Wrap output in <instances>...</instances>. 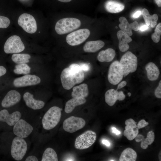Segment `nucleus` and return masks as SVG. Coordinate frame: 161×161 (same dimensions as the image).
<instances>
[{"label": "nucleus", "mask_w": 161, "mask_h": 161, "mask_svg": "<svg viewBox=\"0 0 161 161\" xmlns=\"http://www.w3.org/2000/svg\"><path fill=\"white\" fill-rule=\"evenodd\" d=\"M60 78L63 87L69 90L75 85L82 82L85 75L79 65L73 64L62 70Z\"/></svg>", "instance_id": "1"}, {"label": "nucleus", "mask_w": 161, "mask_h": 161, "mask_svg": "<svg viewBox=\"0 0 161 161\" xmlns=\"http://www.w3.org/2000/svg\"><path fill=\"white\" fill-rule=\"evenodd\" d=\"M62 109L56 106L50 108L45 114L42 119L43 128L49 130L54 128L59 123Z\"/></svg>", "instance_id": "2"}, {"label": "nucleus", "mask_w": 161, "mask_h": 161, "mask_svg": "<svg viewBox=\"0 0 161 161\" xmlns=\"http://www.w3.org/2000/svg\"><path fill=\"white\" fill-rule=\"evenodd\" d=\"M81 25L80 21L74 18H66L59 20L56 23L55 30L59 35L71 32L79 28Z\"/></svg>", "instance_id": "3"}, {"label": "nucleus", "mask_w": 161, "mask_h": 161, "mask_svg": "<svg viewBox=\"0 0 161 161\" xmlns=\"http://www.w3.org/2000/svg\"><path fill=\"white\" fill-rule=\"evenodd\" d=\"M120 63L123 71L124 77L137 70L138 60L137 57L132 52L128 51L121 57Z\"/></svg>", "instance_id": "4"}, {"label": "nucleus", "mask_w": 161, "mask_h": 161, "mask_svg": "<svg viewBox=\"0 0 161 161\" xmlns=\"http://www.w3.org/2000/svg\"><path fill=\"white\" fill-rule=\"evenodd\" d=\"M27 149V144L24 138L18 136L13 138L11 145L10 153L14 160L19 161L22 160Z\"/></svg>", "instance_id": "5"}, {"label": "nucleus", "mask_w": 161, "mask_h": 161, "mask_svg": "<svg viewBox=\"0 0 161 161\" xmlns=\"http://www.w3.org/2000/svg\"><path fill=\"white\" fill-rule=\"evenodd\" d=\"M96 137L95 132L92 130H87L76 138L75 147L76 148L79 150L88 148L95 143Z\"/></svg>", "instance_id": "6"}, {"label": "nucleus", "mask_w": 161, "mask_h": 161, "mask_svg": "<svg viewBox=\"0 0 161 161\" xmlns=\"http://www.w3.org/2000/svg\"><path fill=\"white\" fill-rule=\"evenodd\" d=\"M25 46L20 38L16 35H12L6 41L4 47L7 54L17 53L23 51Z\"/></svg>", "instance_id": "7"}, {"label": "nucleus", "mask_w": 161, "mask_h": 161, "mask_svg": "<svg viewBox=\"0 0 161 161\" xmlns=\"http://www.w3.org/2000/svg\"><path fill=\"white\" fill-rule=\"evenodd\" d=\"M90 33L89 30L87 29H80L68 35L66 41L71 46L78 45L83 42L89 36Z\"/></svg>", "instance_id": "8"}, {"label": "nucleus", "mask_w": 161, "mask_h": 161, "mask_svg": "<svg viewBox=\"0 0 161 161\" xmlns=\"http://www.w3.org/2000/svg\"><path fill=\"white\" fill-rule=\"evenodd\" d=\"M123 73L120 62L115 61L109 66L108 75V79L109 83L113 85L118 84L123 79Z\"/></svg>", "instance_id": "9"}, {"label": "nucleus", "mask_w": 161, "mask_h": 161, "mask_svg": "<svg viewBox=\"0 0 161 161\" xmlns=\"http://www.w3.org/2000/svg\"><path fill=\"white\" fill-rule=\"evenodd\" d=\"M18 22V25L26 32L33 34L37 30L36 21L31 15L26 13L21 15L19 17Z\"/></svg>", "instance_id": "10"}, {"label": "nucleus", "mask_w": 161, "mask_h": 161, "mask_svg": "<svg viewBox=\"0 0 161 161\" xmlns=\"http://www.w3.org/2000/svg\"><path fill=\"white\" fill-rule=\"evenodd\" d=\"M86 122L82 118L72 116L64 120L63 128L65 131L73 133L83 128Z\"/></svg>", "instance_id": "11"}, {"label": "nucleus", "mask_w": 161, "mask_h": 161, "mask_svg": "<svg viewBox=\"0 0 161 161\" xmlns=\"http://www.w3.org/2000/svg\"><path fill=\"white\" fill-rule=\"evenodd\" d=\"M33 127L23 119H20L13 126V132L17 136L24 138L27 137L32 132Z\"/></svg>", "instance_id": "12"}, {"label": "nucleus", "mask_w": 161, "mask_h": 161, "mask_svg": "<svg viewBox=\"0 0 161 161\" xmlns=\"http://www.w3.org/2000/svg\"><path fill=\"white\" fill-rule=\"evenodd\" d=\"M40 78L35 75L27 74L14 80L13 84L16 87L35 85L40 83Z\"/></svg>", "instance_id": "13"}, {"label": "nucleus", "mask_w": 161, "mask_h": 161, "mask_svg": "<svg viewBox=\"0 0 161 161\" xmlns=\"http://www.w3.org/2000/svg\"><path fill=\"white\" fill-rule=\"evenodd\" d=\"M21 115L18 111L10 114L6 109L0 111V121L6 123L10 126H13L21 119Z\"/></svg>", "instance_id": "14"}, {"label": "nucleus", "mask_w": 161, "mask_h": 161, "mask_svg": "<svg viewBox=\"0 0 161 161\" xmlns=\"http://www.w3.org/2000/svg\"><path fill=\"white\" fill-rule=\"evenodd\" d=\"M21 99V95L15 90L9 91L6 94L1 102V106L4 108L12 106L18 103Z\"/></svg>", "instance_id": "15"}, {"label": "nucleus", "mask_w": 161, "mask_h": 161, "mask_svg": "<svg viewBox=\"0 0 161 161\" xmlns=\"http://www.w3.org/2000/svg\"><path fill=\"white\" fill-rule=\"evenodd\" d=\"M23 98L26 106L33 110L40 109L45 105L44 102L35 99L34 98L33 95L28 92L24 93Z\"/></svg>", "instance_id": "16"}, {"label": "nucleus", "mask_w": 161, "mask_h": 161, "mask_svg": "<svg viewBox=\"0 0 161 161\" xmlns=\"http://www.w3.org/2000/svg\"><path fill=\"white\" fill-rule=\"evenodd\" d=\"M119 21L120 23L119 25L121 30L129 36L132 35V30L137 31L139 30L138 23L136 21L129 24L126 18L121 17L119 18Z\"/></svg>", "instance_id": "17"}, {"label": "nucleus", "mask_w": 161, "mask_h": 161, "mask_svg": "<svg viewBox=\"0 0 161 161\" xmlns=\"http://www.w3.org/2000/svg\"><path fill=\"white\" fill-rule=\"evenodd\" d=\"M117 36L119 41L118 47L119 49L122 52L126 51L129 48L127 43L131 42L132 39L122 30L117 32Z\"/></svg>", "instance_id": "18"}, {"label": "nucleus", "mask_w": 161, "mask_h": 161, "mask_svg": "<svg viewBox=\"0 0 161 161\" xmlns=\"http://www.w3.org/2000/svg\"><path fill=\"white\" fill-rule=\"evenodd\" d=\"M145 69L146 71L147 77L149 80L155 81L158 79L160 71L155 63L152 62H149L146 65Z\"/></svg>", "instance_id": "19"}, {"label": "nucleus", "mask_w": 161, "mask_h": 161, "mask_svg": "<svg viewBox=\"0 0 161 161\" xmlns=\"http://www.w3.org/2000/svg\"><path fill=\"white\" fill-rule=\"evenodd\" d=\"M104 45V42L101 40L89 41L84 44L83 50L86 52H95L103 48Z\"/></svg>", "instance_id": "20"}, {"label": "nucleus", "mask_w": 161, "mask_h": 161, "mask_svg": "<svg viewBox=\"0 0 161 161\" xmlns=\"http://www.w3.org/2000/svg\"><path fill=\"white\" fill-rule=\"evenodd\" d=\"M115 55V52L113 49L108 48L100 51L97 58L98 60L100 62H110L114 59Z\"/></svg>", "instance_id": "21"}, {"label": "nucleus", "mask_w": 161, "mask_h": 161, "mask_svg": "<svg viewBox=\"0 0 161 161\" xmlns=\"http://www.w3.org/2000/svg\"><path fill=\"white\" fill-rule=\"evenodd\" d=\"M89 95L88 85L82 83L73 88L71 96L72 97L86 98Z\"/></svg>", "instance_id": "22"}, {"label": "nucleus", "mask_w": 161, "mask_h": 161, "mask_svg": "<svg viewBox=\"0 0 161 161\" xmlns=\"http://www.w3.org/2000/svg\"><path fill=\"white\" fill-rule=\"evenodd\" d=\"M86 101V99L84 98L73 97L66 103L65 111L67 113H69L76 106L83 104Z\"/></svg>", "instance_id": "23"}, {"label": "nucleus", "mask_w": 161, "mask_h": 161, "mask_svg": "<svg viewBox=\"0 0 161 161\" xmlns=\"http://www.w3.org/2000/svg\"><path fill=\"white\" fill-rule=\"evenodd\" d=\"M124 5L122 4L113 0L107 1L105 4V8L108 12L112 13H119L123 10Z\"/></svg>", "instance_id": "24"}, {"label": "nucleus", "mask_w": 161, "mask_h": 161, "mask_svg": "<svg viewBox=\"0 0 161 161\" xmlns=\"http://www.w3.org/2000/svg\"><path fill=\"white\" fill-rule=\"evenodd\" d=\"M142 13L146 24L148 26L150 25L152 27H154L158 19L157 15L154 14L153 15H151L148 10L145 8L142 10Z\"/></svg>", "instance_id": "25"}, {"label": "nucleus", "mask_w": 161, "mask_h": 161, "mask_svg": "<svg viewBox=\"0 0 161 161\" xmlns=\"http://www.w3.org/2000/svg\"><path fill=\"white\" fill-rule=\"evenodd\" d=\"M136 152L130 148L124 149L120 157V161H135L137 158Z\"/></svg>", "instance_id": "26"}, {"label": "nucleus", "mask_w": 161, "mask_h": 161, "mask_svg": "<svg viewBox=\"0 0 161 161\" xmlns=\"http://www.w3.org/2000/svg\"><path fill=\"white\" fill-rule=\"evenodd\" d=\"M117 90L111 89L108 90L106 92L105 99L106 103L111 106H113L118 100Z\"/></svg>", "instance_id": "27"}, {"label": "nucleus", "mask_w": 161, "mask_h": 161, "mask_svg": "<svg viewBox=\"0 0 161 161\" xmlns=\"http://www.w3.org/2000/svg\"><path fill=\"white\" fill-rule=\"evenodd\" d=\"M58 160L57 153L53 148H48L45 150L42 156L41 161H58Z\"/></svg>", "instance_id": "28"}, {"label": "nucleus", "mask_w": 161, "mask_h": 161, "mask_svg": "<svg viewBox=\"0 0 161 161\" xmlns=\"http://www.w3.org/2000/svg\"><path fill=\"white\" fill-rule=\"evenodd\" d=\"M31 56L28 54L14 53L12 56V61L17 64L27 63L30 62Z\"/></svg>", "instance_id": "29"}, {"label": "nucleus", "mask_w": 161, "mask_h": 161, "mask_svg": "<svg viewBox=\"0 0 161 161\" xmlns=\"http://www.w3.org/2000/svg\"><path fill=\"white\" fill-rule=\"evenodd\" d=\"M139 133L138 129L126 125L124 130L123 135L129 140H132L135 138Z\"/></svg>", "instance_id": "30"}, {"label": "nucleus", "mask_w": 161, "mask_h": 161, "mask_svg": "<svg viewBox=\"0 0 161 161\" xmlns=\"http://www.w3.org/2000/svg\"><path fill=\"white\" fill-rule=\"evenodd\" d=\"M31 68L26 63L17 64L13 70L14 72L17 74L27 75L30 72Z\"/></svg>", "instance_id": "31"}, {"label": "nucleus", "mask_w": 161, "mask_h": 161, "mask_svg": "<svg viewBox=\"0 0 161 161\" xmlns=\"http://www.w3.org/2000/svg\"><path fill=\"white\" fill-rule=\"evenodd\" d=\"M155 139L154 133L152 131H149L147 133V137L141 141L140 146L143 149H146L148 145H150L154 142Z\"/></svg>", "instance_id": "32"}, {"label": "nucleus", "mask_w": 161, "mask_h": 161, "mask_svg": "<svg viewBox=\"0 0 161 161\" xmlns=\"http://www.w3.org/2000/svg\"><path fill=\"white\" fill-rule=\"evenodd\" d=\"M161 34V23H159L156 26L154 33L151 35V39L155 43H158L160 40Z\"/></svg>", "instance_id": "33"}, {"label": "nucleus", "mask_w": 161, "mask_h": 161, "mask_svg": "<svg viewBox=\"0 0 161 161\" xmlns=\"http://www.w3.org/2000/svg\"><path fill=\"white\" fill-rule=\"evenodd\" d=\"M10 21L8 18L0 16V28H6L9 25Z\"/></svg>", "instance_id": "34"}, {"label": "nucleus", "mask_w": 161, "mask_h": 161, "mask_svg": "<svg viewBox=\"0 0 161 161\" xmlns=\"http://www.w3.org/2000/svg\"><path fill=\"white\" fill-rule=\"evenodd\" d=\"M155 96L157 98H161V80L160 81L158 86L156 89L154 91Z\"/></svg>", "instance_id": "35"}, {"label": "nucleus", "mask_w": 161, "mask_h": 161, "mask_svg": "<svg viewBox=\"0 0 161 161\" xmlns=\"http://www.w3.org/2000/svg\"><path fill=\"white\" fill-rule=\"evenodd\" d=\"M125 124L127 126L134 127H137L136 123L133 119L131 118H129L126 120L125 121Z\"/></svg>", "instance_id": "36"}, {"label": "nucleus", "mask_w": 161, "mask_h": 161, "mask_svg": "<svg viewBox=\"0 0 161 161\" xmlns=\"http://www.w3.org/2000/svg\"><path fill=\"white\" fill-rule=\"evenodd\" d=\"M148 124V123L146 122L145 120L142 119L137 124V127L138 129H140L145 127Z\"/></svg>", "instance_id": "37"}, {"label": "nucleus", "mask_w": 161, "mask_h": 161, "mask_svg": "<svg viewBox=\"0 0 161 161\" xmlns=\"http://www.w3.org/2000/svg\"><path fill=\"white\" fill-rule=\"evenodd\" d=\"M125 97L126 96L122 91H118L117 94L118 100L120 101H122L124 100Z\"/></svg>", "instance_id": "38"}, {"label": "nucleus", "mask_w": 161, "mask_h": 161, "mask_svg": "<svg viewBox=\"0 0 161 161\" xmlns=\"http://www.w3.org/2000/svg\"><path fill=\"white\" fill-rule=\"evenodd\" d=\"M80 66L83 71H88L89 69V66L87 64H81L80 65Z\"/></svg>", "instance_id": "39"}, {"label": "nucleus", "mask_w": 161, "mask_h": 161, "mask_svg": "<svg viewBox=\"0 0 161 161\" xmlns=\"http://www.w3.org/2000/svg\"><path fill=\"white\" fill-rule=\"evenodd\" d=\"M38 159L37 157L34 155H30L27 157L25 161H38Z\"/></svg>", "instance_id": "40"}, {"label": "nucleus", "mask_w": 161, "mask_h": 161, "mask_svg": "<svg viewBox=\"0 0 161 161\" xmlns=\"http://www.w3.org/2000/svg\"><path fill=\"white\" fill-rule=\"evenodd\" d=\"M127 84V82L125 80H123L120 82L118 84L117 90L121 89L125 87Z\"/></svg>", "instance_id": "41"}, {"label": "nucleus", "mask_w": 161, "mask_h": 161, "mask_svg": "<svg viewBox=\"0 0 161 161\" xmlns=\"http://www.w3.org/2000/svg\"><path fill=\"white\" fill-rule=\"evenodd\" d=\"M144 138V137L140 134H138L135 138V141L137 142H141Z\"/></svg>", "instance_id": "42"}, {"label": "nucleus", "mask_w": 161, "mask_h": 161, "mask_svg": "<svg viewBox=\"0 0 161 161\" xmlns=\"http://www.w3.org/2000/svg\"><path fill=\"white\" fill-rule=\"evenodd\" d=\"M7 70L4 66H0V77L5 74Z\"/></svg>", "instance_id": "43"}, {"label": "nucleus", "mask_w": 161, "mask_h": 161, "mask_svg": "<svg viewBox=\"0 0 161 161\" xmlns=\"http://www.w3.org/2000/svg\"><path fill=\"white\" fill-rule=\"evenodd\" d=\"M142 12L140 10H138L134 13L133 15V17L134 18H137L141 14Z\"/></svg>", "instance_id": "44"}, {"label": "nucleus", "mask_w": 161, "mask_h": 161, "mask_svg": "<svg viewBox=\"0 0 161 161\" xmlns=\"http://www.w3.org/2000/svg\"><path fill=\"white\" fill-rule=\"evenodd\" d=\"M149 28V27L148 25H143L141 26L139 28L140 30L141 31H145L147 29Z\"/></svg>", "instance_id": "45"}, {"label": "nucleus", "mask_w": 161, "mask_h": 161, "mask_svg": "<svg viewBox=\"0 0 161 161\" xmlns=\"http://www.w3.org/2000/svg\"><path fill=\"white\" fill-rule=\"evenodd\" d=\"M112 132L115 133L116 134H120V132L116 129L114 127H113L112 128Z\"/></svg>", "instance_id": "46"}, {"label": "nucleus", "mask_w": 161, "mask_h": 161, "mask_svg": "<svg viewBox=\"0 0 161 161\" xmlns=\"http://www.w3.org/2000/svg\"><path fill=\"white\" fill-rule=\"evenodd\" d=\"M103 143L105 145L107 146H109L110 145V143L108 140H103L102 141Z\"/></svg>", "instance_id": "47"}, {"label": "nucleus", "mask_w": 161, "mask_h": 161, "mask_svg": "<svg viewBox=\"0 0 161 161\" xmlns=\"http://www.w3.org/2000/svg\"><path fill=\"white\" fill-rule=\"evenodd\" d=\"M155 1L158 7L161 6V0H155Z\"/></svg>", "instance_id": "48"}, {"label": "nucleus", "mask_w": 161, "mask_h": 161, "mask_svg": "<svg viewBox=\"0 0 161 161\" xmlns=\"http://www.w3.org/2000/svg\"><path fill=\"white\" fill-rule=\"evenodd\" d=\"M60 1L62 2H65V3H67V2H69L71 1L72 0H57Z\"/></svg>", "instance_id": "49"}, {"label": "nucleus", "mask_w": 161, "mask_h": 161, "mask_svg": "<svg viewBox=\"0 0 161 161\" xmlns=\"http://www.w3.org/2000/svg\"><path fill=\"white\" fill-rule=\"evenodd\" d=\"M127 94H128V96L129 97H130L131 95V93L129 92H128V93H127Z\"/></svg>", "instance_id": "50"}]
</instances>
